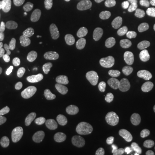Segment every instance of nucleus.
Segmentation results:
<instances>
[{
	"mask_svg": "<svg viewBox=\"0 0 155 155\" xmlns=\"http://www.w3.org/2000/svg\"><path fill=\"white\" fill-rule=\"evenodd\" d=\"M8 13V8L5 2H0V19L5 18Z\"/></svg>",
	"mask_w": 155,
	"mask_h": 155,
	"instance_id": "nucleus-24",
	"label": "nucleus"
},
{
	"mask_svg": "<svg viewBox=\"0 0 155 155\" xmlns=\"http://www.w3.org/2000/svg\"><path fill=\"white\" fill-rule=\"evenodd\" d=\"M48 28H49L50 30H53V29L54 28V25H53L52 23H50L49 25H48Z\"/></svg>",
	"mask_w": 155,
	"mask_h": 155,
	"instance_id": "nucleus-29",
	"label": "nucleus"
},
{
	"mask_svg": "<svg viewBox=\"0 0 155 155\" xmlns=\"http://www.w3.org/2000/svg\"><path fill=\"white\" fill-rule=\"evenodd\" d=\"M73 73H74L75 75H78V74H83V72H78V71H75Z\"/></svg>",
	"mask_w": 155,
	"mask_h": 155,
	"instance_id": "nucleus-31",
	"label": "nucleus"
},
{
	"mask_svg": "<svg viewBox=\"0 0 155 155\" xmlns=\"http://www.w3.org/2000/svg\"><path fill=\"white\" fill-rule=\"evenodd\" d=\"M54 155H87L86 150L84 147H78L72 150H65V151H61V152H58Z\"/></svg>",
	"mask_w": 155,
	"mask_h": 155,
	"instance_id": "nucleus-20",
	"label": "nucleus"
},
{
	"mask_svg": "<svg viewBox=\"0 0 155 155\" xmlns=\"http://www.w3.org/2000/svg\"><path fill=\"white\" fill-rule=\"evenodd\" d=\"M82 28L83 24L79 18L72 17L70 20H68L61 33L62 42L66 44H72L77 41L82 32Z\"/></svg>",
	"mask_w": 155,
	"mask_h": 155,
	"instance_id": "nucleus-3",
	"label": "nucleus"
},
{
	"mask_svg": "<svg viewBox=\"0 0 155 155\" xmlns=\"http://www.w3.org/2000/svg\"><path fill=\"white\" fill-rule=\"evenodd\" d=\"M39 79L41 88L46 93L56 92L61 87V79L58 75L51 73L47 70L41 72Z\"/></svg>",
	"mask_w": 155,
	"mask_h": 155,
	"instance_id": "nucleus-4",
	"label": "nucleus"
},
{
	"mask_svg": "<svg viewBox=\"0 0 155 155\" xmlns=\"http://www.w3.org/2000/svg\"><path fill=\"white\" fill-rule=\"evenodd\" d=\"M67 12V10L65 6L56 4L48 11L47 18L51 23H58L66 17Z\"/></svg>",
	"mask_w": 155,
	"mask_h": 155,
	"instance_id": "nucleus-11",
	"label": "nucleus"
},
{
	"mask_svg": "<svg viewBox=\"0 0 155 155\" xmlns=\"http://www.w3.org/2000/svg\"><path fill=\"white\" fill-rule=\"evenodd\" d=\"M99 62L103 74L106 78L112 79L118 75V63L114 53L110 48H103L100 50Z\"/></svg>",
	"mask_w": 155,
	"mask_h": 155,
	"instance_id": "nucleus-1",
	"label": "nucleus"
},
{
	"mask_svg": "<svg viewBox=\"0 0 155 155\" xmlns=\"http://www.w3.org/2000/svg\"><path fill=\"white\" fill-rule=\"evenodd\" d=\"M31 86H32V80H31L30 77L24 76L19 84L18 90H17L20 99L23 100V101L28 99V97H30V94H31Z\"/></svg>",
	"mask_w": 155,
	"mask_h": 155,
	"instance_id": "nucleus-14",
	"label": "nucleus"
},
{
	"mask_svg": "<svg viewBox=\"0 0 155 155\" xmlns=\"http://www.w3.org/2000/svg\"><path fill=\"white\" fill-rule=\"evenodd\" d=\"M9 105H10V100H9V98L6 97L5 96L1 97H0V116L5 114L6 111L10 109Z\"/></svg>",
	"mask_w": 155,
	"mask_h": 155,
	"instance_id": "nucleus-22",
	"label": "nucleus"
},
{
	"mask_svg": "<svg viewBox=\"0 0 155 155\" xmlns=\"http://www.w3.org/2000/svg\"><path fill=\"white\" fill-rule=\"evenodd\" d=\"M4 144H5V138H4L3 134H0V149L4 147Z\"/></svg>",
	"mask_w": 155,
	"mask_h": 155,
	"instance_id": "nucleus-27",
	"label": "nucleus"
},
{
	"mask_svg": "<svg viewBox=\"0 0 155 155\" xmlns=\"http://www.w3.org/2000/svg\"><path fill=\"white\" fill-rule=\"evenodd\" d=\"M152 93L153 95V97H155V82L153 84V87H152Z\"/></svg>",
	"mask_w": 155,
	"mask_h": 155,
	"instance_id": "nucleus-28",
	"label": "nucleus"
},
{
	"mask_svg": "<svg viewBox=\"0 0 155 155\" xmlns=\"http://www.w3.org/2000/svg\"><path fill=\"white\" fill-rule=\"evenodd\" d=\"M25 127L28 132L35 133L41 127V120L36 115H30L25 120Z\"/></svg>",
	"mask_w": 155,
	"mask_h": 155,
	"instance_id": "nucleus-16",
	"label": "nucleus"
},
{
	"mask_svg": "<svg viewBox=\"0 0 155 155\" xmlns=\"http://www.w3.org/2000/svg\"><path fill=\"white\" fill-rule=\"evenodd\" d=\"M51 143V138L48 134H41L37 137L35 145H34V150L35 153L37 155H43L47 152V150Z\"/></svg>",
	"mask_w": 155,
	"mask_h": 155,
	"instance_id": "nucleus-13",
	"label": "nucleus"
},
{
	"mask_svg": "<svg viewBox=\"0 0 155 155\" xmlns=\"http://www.w3.org/2000/svg\"><path fill=\"white\" fill-rule=\"evenodd\" d=\"M84 86V85L83 84H80V85H79V87H80V88H83Z\"/></svg>",
	"mask_w": 155,
	"mask_h": 155,
	"instance_id": "nucleus-32",
	"label": "nucleus"
},
{
	"mask_svg": "<svg viewBox=\"0 0 155 155\" xmlns=\"http://www.w3.org/2000/svg\"><path fill=\"white\" fill-rule=\"evenodd\" d=\"M153 71H154L155 72V63H154V66H153Z\"/></svg>",
	"mask_w": 155,
	"mask_h": 155,
	"instance_id": "nucleus-33",
	"label": "nucleus"
},
{
	"mask_svg": "<svg viewBox=\"0 0 155 155\" xmlns=\"http://www.w3.org/2000/svg\"><path fill=\"white\" fill-rule=\"evenodd\" d=\"M0 32H1V29H0Z\"/></svg>",
	"mask_w": 155,
	"mask_h": 155,
	"instance_id": "nucleus-35",
	"label": "nucleus"
},
{
	"mask_svg": "<svg viewBox=\"0 0 155 155\" xmlns=\"http://www.w3.org/2000/svg\"><path fill=\"white\" fill-rule=\"evenodd\" d=\"M89 11L93 19H100L105 11V0H90Z\"/></svg>",
	"mask_w": 155,
	"mask_h": 155,
	"instance_id": "nucleus-12",
	"label": "nucleus"
},
{
	"mask_svg": "<svg viewBox=\"0 0 155 155\" xmlns=\"http://www.w3.org/2000/svg\"><path fill=\"white\" fill-rule=\"evenodd\" d=\"M68 68V60L65 55H56L46 64V70L59 75Z\"/></svg>",
	"mask_w": 155,
	"mask_h": 155,
	"instance_id": "nucleus-9",
	"label": "nucleus"
},
{
	"mask_svg": "<svg viewBox=\"0 0 155 155\" xmlns=\"http://www.w3.org/2000/svg\"><path fill=\"white\" fill-rule=\"evenodd\" d=\"M6 92V87L5 84H0V97H3V96H5Z\"/></svg>",
	"mask_w": 155,
	"mask_h": 155,
	"instance_id": "nucleus-26",
	"label": "nucleus"
},
{
	"mask_svg": "<svg viewBox=\"0 0 155 155\" xmlns=\"http://www.w3.org/2000/svg\"><path fill=\"white\" fill-rule=\"evenodd\" d=\"M11 54L18 59H29L35 54V48L27 41H18L12 46Z\"/></svg>",
	"mask_w": 155,
	"mask_h": 155,
	"instance_id": "nucleus-8",
	"label": "nucleus"
},
{
	"mask_svg": "<svg viewBox=\"0 0 155 155\" xmlns=\"http://www.w3.org/2000/svg\"><path fill=\"white\" fill-rule=\"evenodd\" d=\"M8 8L9 13L5 18L7 23L10 25H15L21 20L22 16V0H5Z\"/></svg>",
	"mask_w": 155,
	"mask_h": 155,
	"instance_id": "nucleus-7",
	"label": "nucleus"
},
{
	"mask_svg": "<svg viewBox=\"0 0 155 155\" xmlns=\"http://www.w3.org/2000/svg\"><path fill=\"white\" fill-rule=\"evenodd\" d=\"M88 115L92 119L97 120H112L118 115L116 106L110 103H97L89 107Z\"/></svg>",
	"mask_w": 155,
	"mask_h": 155,
	"instance_id": "nucleus-2",
	"label": "nucleus"
},
{
	"mask_svg": "<svg viewBox=\"0 0 155 155\" xmlns=\"http://www.w3.org/2000/svg\"><path fill=\"white\" fill-rule=\"evenodd\" d=\"M153 16H154L155 17V9H154V11H153Z\"/></svg>",
	"mask_w": 155,
	"mask_h": 155,
	"instance_id": "nucleus-34",
	"label": "nucleus"
},
{
	"mask_svg": "<svg viewBox=\"0 0 155 155\" xmlns=\"http://www.w3.org/2000/svg\"><path fill=\"white\" fill-rule=\"evenodd\" d=\"M7 93L9 96V98L13 102V107L17 110H21L22 103L20 102V97L18 96V92L14 88H9L7 91Z\"/></svg>",
	"mask_w": 155,
	"mask_h": 155,
	"instance_id": "nucleus-18",
	"label": "nucleus"
},
{
	"mask_svg": "<svg viewBox=\"0 0 155 155\" xmlns=\"http://www.w3.org/2000/svg\"><path fill=\"white\" fill-rule=\"evenodd\" d=\"M5 116L9 122L13 124V125L18 124L20 120H21V116H20V114L18 112V110L15 109L14 107H12L6 111Z\"/></svg>",
	"mask_w": 155,
	"mask_h": 155,
	"instance_id": "nucleus-17",
	"label": "nucleus"
},
{
	"mask_svg": "<svg viewBox=\"0 0 155 155\" xmlns=\"http://www.w3.org/2000/svg\"><path fill=\"white\" fill-rule=\"evenodd\" d=\"M129 79L132 86L137 91H144L148 88L150 84L147 72L141 68H134L129 73Z\"/></svg>",
	"mask_w": 155,
	"mask_h": 155,
	"instance_id": "nucleus-5",
	"label": "nucleus"
},
{
	"mask_svg": "<svg viewBox=\"0 0 155 155\" xmlns=\"http://www.w3.org/2000/svg\"><path fill=\"white\" fill-rule=\"evenodd\" d=\"M75 112L74 105L70 102H62L56 107L54 118L60 124H65L72 118Z\"/></svg>",
	"mask_w": 155,
	"mask_h": 155,
	"instance_id": "nucleus-6",
	"label": "nucleus"
},
{
	"mask_svg": "<svg viewBox=\"0 0 155 155\" xmlns=\"http://www.w3.org/2000/svg\"><path fill=\"white\" fill-rule=\"evenodd\" d=\"M130 2H132V3H134V4H136V3H139L140 0H129Z\"/></svg>",
	"mask_w": 155,
	"mask_h": 155,
	"instance_id": "nucleus-30",
	"label": "nucleus"
},
{
	"mask_svg": "<svg viewBox=\"0 0 155 155\" xmlns=\"http://www.w3.org/2000/svg\"><path fill=\"white\" fill-rule=\"evenodd\" d=\"M113 155H135L133 152L131 151H126V150H122V151H118L115 153Z\"/></svg>",
	"mask_w": 155,
	"mask_h": 155,
	"instance_id": "nucleus-25",
	"label": "nucleus"
},
{
	"mask_svg": "<svg viewBox=\"0 0 155 155\" xmlns=\"http://www.w3.org/2000/svg\"><path fill=\"white\" fill-rule=\"evenodd\" d=\"M26 137H27V134L25 133V132H21L16 138L14 139V140H13V142L11 144L12 148L14 150H16V151L19 149L23 145V143H24Z\"/></svg>",
	"mask_w": 155,
	"mask_h": 155,
	"instance_id": "nucleus-21",
	"label": "nucleus"
},
{
	"mask_svg": "<svg viewBox=\"0 0 155 155\" xmlns=\"http://www.w3.org/2000/svg\"><path fill=\"white\" fill-rule=\"evenodd\" d=\"M105 132V128L102 125H95L90 127L85 131L84 137L90 147L95 148L99 143L100 139Z\"/></svg>",
	"mask_w": 155,
	"mask_h": 155,
	"instance_id": "nucleus-10",
	"label": "nucleus"
},
{
	"mask_svg": "<svg viewBox=\"0 0 155 155\" xmlns=\"http://www.w3.org/2000/svg\"><path fill=\"white\" fill-rule=\"evenodd\" d=\"M11 49L7 43H3L0 52V64H7L11 59Z\"/></svg>",
	"mask_w": 155,
	"mask_h": 155,
	"instance_id": "nucleus-19",
	"label": "nucleus"
},
{
	"mask_svg": "<svg viewBox=\"0 0 155 155\" xmlns=\"http://www.w3.org/2000/svg\"><path fill=\"white\" fill-rule=\"evenodd\" d=\"M50 0H27V5L29 11L38 13L44 11L49 4Z\"/></svg>",
	"mask_w": 155,
	"mask_h": 155,
	"instance_id": "nucleus-15",
	"label": "nucleus"
},
{
	"mask_svg": "<svg viewBox=\"0 0 155 155\" xmlns=\"http://www.w3.org/2000/svg\"><path fill=\"white\" fill-rule=\"evenodd\" d=\"M9 76V69L6 64H0V82H5Z\"/></svg>",
	"mask_w": 155,
	"mask_h": 155,
	"instance_id": "nucleus-23",
	"label": "nucleus"
}]
</instances>
